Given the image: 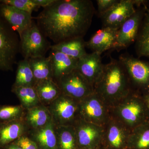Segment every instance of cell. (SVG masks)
Returning a JSON list of instances; mask_svg holds the SVG:
<instances>
[{
	"label": "cell",
	"mask_w": 149,
	"mask_h": 149,
	"mask_svg": "<svg viewBox=\"0 0 149 149\" xmlns=\"http://www.w3.org/2000/svg\"><path fill=\"white\" fill-rule=\"evenodd\" d=\"M94 13L95 8L90 0H55L34 19L44 36L56 44L83 38Z\"/></svg>",
	"instance_id": "6da1fadb"
},
{
	"label": "cell",
	"mask_w": 149,
	"mask_h": 149,
	"mask_svg": "<svg viewBox=\"0 0 149 149\" xmlns=\"http://www.w3.org/2000/svg\"><path fill=\"white\" fill-rule=\"evenodd\" d=\"M94 92L111 107L125 98L133 90L124 67L119 61L111 58L104 65L94 86Z\"/></svg>",
	"instance_id": "7a4b0ae2"
},
{
	"label": "cell",
	"mask_w": 149,
	"mask_h": 149,
	"mask_svg": "<svg viewBox=\"0 0 149 149\" xmlns=\"http://www.w3.org/2000/svg\"><path fill=\"white\" fill-rule=\"evenodd\" d=\"M109 111L110 116L130 130L149 121V112L143 95L135 91L109 107Z\"/></svg>",
	"instance_id": "3957f363"
},
{
	"label": "cell",
	"mask_w": 149,
	"mask_h": 149,
	"mask_svg": "<svg viewBox=\"0 0 149 149\" xmlns=\"http://www.w3.org/2000/svg\"><path fill=\"white\" fill-rule=\"evenodd\" d=\"M18 35L0 16V70L13 71L19 52Z\"/></svg>",
	"instance_id": "277c9868"
},
{
	"label": "cell",
	"mask_w": 149,
	"mask_h": 149,
	"mask_svg": "<svg viewBox=\"0 0 149 149\" xmlns=\"http://www.w3.org/2000/svg\"><path fill=\"white\" fill-rule=\"evenodd\" d=\"M19 37V52L24 59L45 57L46 53L51 49L50 43L34 21Z\"/></svg>",
	"instance_id": "5b68a950"
},
{
	"label": "cell",
	"mask_w": 149,
	"mask_h": 149,
	"mask_svg": "<svg viewBox=\"0 0 149 149\" xmlns=\"http://www.w3.org/2000/svg\"><path fill=\"white\" fill-rule=\"evenodd\" d=\"M133 90L142 95L149 92V61L141 60L126 54L119 57Z\"/></svg>",
	"instance_id": "8992f818"
},
{
	"label": "cell",
	"mask_w": 149,
	"mask_h": 149,
	"mask_svg": "<svg viewBox=\"0 0 149 149\" xmlns=\"http://www.w3.org/2000/svg\"><path fill=\"white\" fill-rule=\"evenodd\" d=\"M78 112L79 119L103 127L111 116L109 107L95 92L79 101Z\"/></svg>",
	"instance_id": "52a82bcc"
},
{
	"label": "cell",
	"mask_w": 149,
	"mask_h": 149,
	"mask_svg": "<svg viewBox=\"0 0 149 149\" xmlns=\"http://www.w3.org/2000/svg\"><path fill=\"white\" fill-rule=\"evenodd\" d=\"M48 108L56 126H73L79 119V101L62 93Z\"/></svg>",
	"instance_id": "ba28073f"
},
{
	"label": "cell",
	"mask_w": 149,
	"mask_h": 149,
	"mask_svg": "<svg viewBox=\"0 0 149 149\" xmlns=\"http://www.w3.org/2000/svg\"><path fill=\"white\" fill-rule=\"evenodd\" d=\"M57 83L61 93L77 100L94 93V88L77 69L61 77Z\"/></svg>",
	"instance_id": "9c48e42d"
},
{
	"label": "cell",
	"mask_w": 149,
	"mask_h": 149,
	"mask_svg": "<svg viewBox=\"0 0 149 149\" xmlns=\"http://www.w3.org/2000/svg\"><path fill=\"white\" fill-rule=\"evenodd\" d=\"M146 5H144L143 8L136 10V12L118 29L113 49L119 51L127 48L136 42L145 15Z\"/></svg>",
	"instance_id": "30bf717a"
},
{
	"label": "cell",
	"mask_w": 149,
	"mask_h": 149,
	"mask_svg": "<svg viewBox=\"0 0 149 149\" xmlns=\"http://www.w3.org/2000/svg\"><path fill=\"white\" fill-rule=\"evenodd\" d=\"M135 0H118L100 17L103 27L118 29L136 12Z\"/></svg>",
	"instance_id": "8fae6325"
},
{
	"label": "cell",
	"mask_w": 149,
	"mask_h": 149,
	"mask_svg": "<svg viewBox=\"0 0 149 149\" xmlns=\"http://www.w3.org/2000/svg\"><path fill=\"white\" fill-rule=\"evenodd\" d=\"M77 145L83 148L92 149L102 140L104 127L79 119L74 125Z\"/></svg>",
	"instance_id": "7c38bea8"
},
{
	"label": "cell",
	"mask_w": 149,
	"mask_h": 149,
	"mask_svg": "<svg viewBox=\"0 0 149 149\" xmlns=\"http://www.w3.org/2000/svg\"><path fill=\"white\" fill-rule=\"evenodd\" d=\"M0 16L19 36L25 29L31 26L33 22L32 13L1 2Z\"/></svg>",
	"instance_id": "4fadbf2b"
},
{
	"label": "cell",
	"mask_w": 149,
	"mask_h": 149,
	"mask_svg": "<svg viewBox=\"0 0 149 149\" xmlns=\"http://www.w3.org/2000/svg\"><path fill=\"white\" fill-rule=\"evenodd\" d=\"M131 130L111 116L104 127L103 139L112 148L120 149L128 144ZM102 139V140H103Z\"/></svg>",
	"instance_id": "5bb4252c"
},
{
	"label": "cell",
	"mask_w": 149,
	"mask_h": 149,
	"mask_svg": "<svg viewBox=\"0 0 149 149\" xmlns=\"http://www.w3.org/2000/svg\"><path fill=\"white\" fill-rule=\"evenodd\" d=\"M101 55V54L95 52L87 53L79 59L77 62L76 69L93 88L103 68Z\"/></svg>",
	"instance_id": "9a60e30c"
},
{
	"label": "cell",
	"mask_w": 149,
	"mask_h": 149,
	"mask_svg": "<svg viewBox=\"0 0 149 149\" xmlns=\"http://www.w3.org/2000/svg\"><path fill=\"white\" fill-rule=\"evenodd\" d=\"M118 29L102 27L97 31L88 42L85 47L93 51L102 54L113 47L116 41Z\"/></svg>",
	"instance_id": "2e32d148"
},
{
	"label": "cell",
	"mask_w": 149,
	"mask_h": 149,
	"mask_svg": "<svg viewBox=\"0 0 149 149\" xmlns=\"http://www.w3.org/2000/svg\"><path fill=\"white\" fill-rule=\"evenodd\" d=\"M30 138L38 149H58L55 125L52 119L47 125L37 129H32Z\"/></svg>",
	"instance_id": "e0dca14e"
},
{
	"label": "cell",
	"mask_w": 149,
	"mask_h": 149,
	"mask_svg": "<svg viewBox=\"0 0 149 149\" xmlns=\"http://www.w3.org/2000/svg\"><path fill=\"white\" fill-rule=\"evenodd\" d=\"M53 74L56 82L61 77L76 69L78 59L58 51L51 50L49 55Z\"/></svg>",
	"instance_id": "ac0fdd59"
},
{
	"label": "cell",
	"mask_w": 149,
	"mask_h": 149,
	"mask_svg": "<svg viewBox=\"0 0 149 149\" xmlns=\"http://www.w3.org/2000/svg\"><path fill=\"white\" fill-rule=\"evenodd\" d=\"M25 126L22 119L0 124V148H4L23 136Z\"/></svg>",
	"instance_id": "d6986e66"
},
{
	"label": "cell",
	"mask_w": 149,
	"mask_h": 149,
	"mask_svg": "<svg viewBox=\"0 0 149 149\" xmlns=\"http://www.w3.org/2000/svg\"><path fill=\"white\" fill-rule=\"evenodd\" d=\"M40 102L49 104L61 94L60 88L53 79L38 81L35 86Z\"/></svg>",
	"instance_id": "ffe728a7"
},
{
	"label": "cell",
	"mask_w": 149,
	"mask_h": 149,
	"mask_svg": "<svg viewBox=\"0 0 149 149\" xmlns=\"http://www.w3.org/2000/svg\"><path fill=\"white\" fill-rule=\"evenodd\" d=\"M85 47L83 38H78L55 44L51 46V49L58 51L78 60L87 54Z\"/></svg>",
	"instance_id": "44dd1931"
},
{
	"label": "cell",
	"mask_w": 149,
	"mask_h": 149,
	"mask_svg": "<svg viewBox=\"0 0 149 149\" xmlns=\"http://www.w3.org/2000/svg\"><path fill=\"white\" fill-rule=\"evenodd\" d=\"M25 119L30 128L37 129L47 125L52 117L48 107L42 104L27 109Z\"/></svg>",
	"instance_id": "7402d4cb"
},
{
	"label": "cell",
	"mask_w": 149,
	"mask_h": 149,
	"mask_svg": "<svg viewBox=\"0 0 149 149\" xmlns=\"http://www.w3.org/2000/svg\"><path fill=\"white\" fill-rule=\"evenodd\" d=\"M145 8V15L136 41V49L139 57L149 58V8L146 5Z\"/></svg>",
	"instance_id": "603a6c76"
},
{
	"label": "cell",
	"mask_w": 149,
	"mask_h": 149,
	"mask_svg": "<svg viewBox=\"0 0 149 149\" xmlns=\"http://www.w3.org/2000/svg\"><path fill=\"white\" fill-rule=\"evenodd\" d=\"M28 60L37 82L46 79H53L52 68L49 56L47 57L35 58Z\"/></svg>",
	"instance_id": "cb8c5ba5"
},
{
	"label": "cell",
	"mask_w": 149,
	"mask_h": 149,
	"mask_svg": "<svg viewBox=\"0 0 149 149\" xmlns=\"http://www.w3.org/2000/svg\"><path fill=\"white\" fill-rule=\"evenodd\" d=\"M128 144L133 149H149V121L131 130Z\"/></svg>",
	"instance_id": "d4e9b609"
},
{
	"label": "cell",
	"mask_w": 149,
	"mask_h": 149,
	"mask_svg": "<svg viewBox=\"0 0 149 149\" xmlns=\"http://www.w3.org/2000/svg\"><path fill=\"white\" fill-rule=\"evenodd\" d=\"M58 149H75L77 145L75 129L72 125L56 126Z\"/></svg>",
	"instance_id": "484cf974"
},
{
	"label": "cell",
	"mask_w": 149,
	"mask_h": 149,
	"mask_svg": "<svg viewBox=\"0 0 149 149\" xmlns=\"http://www.w3.org/2000/svg\"><path fill=\"white\" fill-rule=\"evenodd\" d=\"M37 83L28 59H24L17 63L15 82L12 87L31 86L35 87Z\"/></svg>",
	"instance_id": "4316f807"
},
{
	"label": "cell",
	"mask_w": 149,
	"mask_h": 149,
	"mask_svg": "<svg viewBox=\"0 0 149 149\" xmlns=\"http://www.w3.org/2000/svg\"><path fill=\"white\" fill-rule=\"evenodd\" d=\"M12 92L17 96L24 109H28L40 105V99L35 87H12Z\"/></svg>",
	"instance_id": "83f0119b"
},
{
	"label": "cell",
	"mask_w": 149,
	"mask_h": 149,
	"mask_svg": "<svg viewBox=\"0 0 149 149\" xmlns=\"http://www.w3.org/2000/svg\"><path fill=\"white\" fill-rule=\"evenodd\" d=\"M24 109L21 105H0V124L22 119Z\"/></svg>",
	"instance_id": "f1b7e54d"
},
{
	"label": "cell",
	"mask_w": 149,
	"mask_h": 149,
	"mask_svg": "<svg viewBox=\"0 0 149 149\" xmlns=\"http://www.w3.org/2000/svg\"><path fill=\"white\" fill-rule=\"evenodd\" d=\"M1 2L12 6L20 10L32 13L37 10L40 7L35 3L32 0H2Z\"/></svg>",
	"instance_id": "f546056e"
},
{
	"label": "cell",
	"mask_w": 149,
	"mask_h": 149,
	"mask_svg": "<svg viewBox=\"0 0 149 149\" xmlns=\"http://www.w3.org/2000/svg\"><path fill=\"white\" fill-rule=\"evenodd\" d=\"M14 142L20 146L22 149H38L36 144L26 136H22Z\"/></svg>",
	"instance_id": "4dcf8cb0"
},
{
	"label": "cell",
	"mask_w": 149,
	"mask_h": 149,
	"mask_svg": "<svg viewBox=\"0 0 149 149\" xmlns=\"http://www.w3.org/2000/svg\"><path fill=\"white\" fill-rule=\"evenodd\" d=\"M118 0H97L98 13L100 16L107 11Z\"/></svg>",
	"instance_id": "1f68e13d"
},
{
	"label": "cell",
	"mask_w": 149,
	"mask_h": 149,
	"mask_svg": "<svg viewBox=\"0 0 149 149\" xmlns=\"http://www.w3.org/2000/svg\"><path fill=\"white\" fill-rule=\"evenodd\" d=\"M32 1L40 7L42 6L44 8L50 5L55 1V0H32Z\"/></svg>",
	"instance_id": "d6a6232c"
},
{
	"label": "cell",
	"mask_w": 149,
	"mask_h": 149,
	"mask_svg": "<svg viewBox=\"0 0 149 149\" xmlns=\"http://www.w3.org/2000/svg\"><path fill=\"white\" fill-rule=\"evenodd\" d=\"M4 149H22L20 146L15 143L14 142L7 145L4 148Z\"/></svg>",
	"instance_id": "836d02e7"
},
{
	"label": "cell",
	"mask_w": 149,
	"mask_h": 149,
	"mask_svg": "<svg viewBox=\"0 0 149 149\" xmlns=\"http://www.w3.org/2000/svg\"><path fill=\"white\" fill-rule=\"evenodd\" d=\"M146 105L148 109L149 112V92L142 95Z\"/></svg>",
	"instance_id": "e575fe53"
},
{
	"label": "cell",
	"mask_w": 149,
	"mask_h": 149,
	"mask_svg": "<svg viewBox=\"0 0 149 149\" xmlns=\"http://www.w3.org/2000/svg\"></svg>",
	"instance_id": "d590c367"
}]
</instances>
